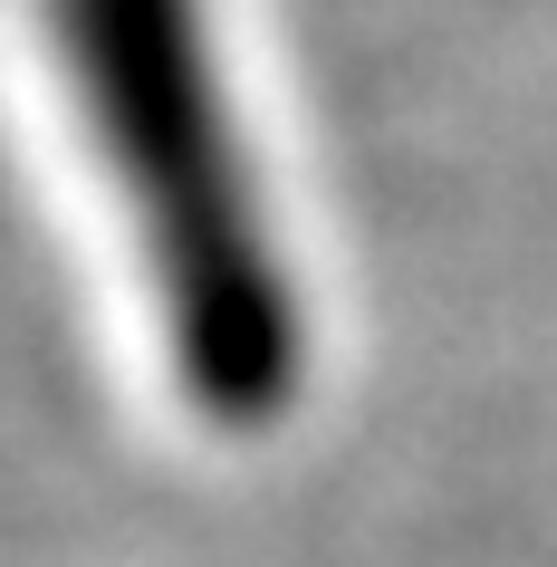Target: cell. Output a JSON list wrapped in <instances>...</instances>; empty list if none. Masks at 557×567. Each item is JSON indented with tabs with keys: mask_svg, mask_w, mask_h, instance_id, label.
<instances>
[{
	"mask_svg": "<svg viewBox=\"0 0 557 567\" xmlns=\"http://www.w3.org/2000/svg\"><path fill=\"white\" fill-rule=\"evenodd\" d=\"M49 39H59L78 125L125 203L154 318H164V357L193 414L231 433L279 423L308 357L298 289L240 174L203 0H49Z\"/></svg>",
	"mask_w": 557,
	"mask_h": 567,
	"instance_id": "obj_1",
	"label": "cell"
}]
</instances>
